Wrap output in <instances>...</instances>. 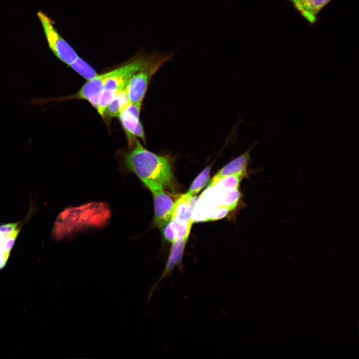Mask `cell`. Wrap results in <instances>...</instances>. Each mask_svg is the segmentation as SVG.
Masks as SVG:
<instances>
[{"mask_svg": "<svg viewBox=\"0 0 359 359\" xmlns=\"http://www.w3.org/2000/svg\"><path fill=\"white\" fill-rule=\"evenodd\" d=\"M259 142V141H256L245 153L221 169L210 180L207 187L214 185L220 180L229 176L238 174H243L247 176V169L250 159L251 151Z\"/></svg>", "mask_w": 359, "mask_h": 359, "instance_id": "cell-8", "label": "cell"}, {"mask_svg": "<svg viewBox=\"0 0 359 359\" xmlns=\"http://www.w3.org/2000/svg\"><path fill=\"white\" fill-rule=\"evenodd\" d=\"M123 155L126 168L151 191L170 187L173 180L171 159L144 147L137 138Z\"/></svg>", "mask_w": 359, "mask_h": 359, "instance_id": "cell-1", "label": "cell"}, {"mask_svg": "<svg viewBox=\"0 0 359 359\" xmlns=\"http://www.w3.org/2000/svg\"><path fill=\"white\" fill-rule=\"evenodd\" d=\"M69 66L87 81L98 74L89 63L79 56Z\"/></svg>", "mask_w": 359, "mask_h": 359, "instance_id": "cell-13", "label": "cell"}, {"mask_svg": "<svg viewBox=\"0 0 359 359\" xmlns=\"http://www.w3.org/2000/svg\"><path fill=\"white\" fill-rule=\"evenodd\" d=\"M196 199L195 196L190 197L185 193L181 195L175 202L171 219L175 218L187 221L190 220Z\"/></svg>", "mask_w": 359, "mask_h": 359, "instance_id": "cell-11", "label": "cell"}, {"mask_svg": "<svg viewBox=\"0 0 359 359\" xmlns=\"http://www.w3.org/2000/svg\"><path fill=\"white\" fill-rule=\"evenodd\" d=\"M211 168L206 167L194 180L185 193L188 196H195L206 184L210 177Z\"/></svg>", "mask_w": 359, "mask_h": 359, "instance_id": "cell-15", "label": "cell"}, {"mask_svg": "<svg viewBox=\"0 0 359 359\" xmlns=\"http://www.w3.org/2000/svg\"><path fill=\"white\" fill-rule=\"evenodd\" d=\"M154 206V224L163 228L172 218L175 202L164 189L151 191Z\"/></svg>", "mask_w": 359, "mask_h": 359, "instance_id": "cell-6", "label": "cell"}, {"mask_svg": "<svg viewBox=\"0 0 359 359\" xmlns=\"http://www.w3.org/2000/svg\"><path fill=\"white\" fill-rule=\"evenodd\" d=\"M134 135L136 138H139L145 143L146 139L144 130L141 122L138 124L134 132Z\"/></svg>", "mask_w": 359, "mask_h": 359, "instance_id": "cell-17", "label": "cell"}, {"mask_svg": "<svg viewBox=\"0 0 359 359\" xmlns=\"http://www.w3.org/2000/svg\"><path fill=\"white\" fill-rule=\"evenodd\" d=\"M143 102L129 103L120 113L118 118L125 132L129 147L134 143V132L140 121V116Z\"/></svg>", "mask_w": 359, "mask_h": 359, "instance_id": "cell-7", "label": "cell"}, {"mask_svg": "<svg viewBox=\"0 0 359 359\" xmlns=\"http://www.w3.org/2000/svg\"><path fill=\"white\" fill-rule=\"evenodd\" d=\"M193 222L173 218L163 228L164 237L169 242L175 241L185 237H188Z\"/></svg>", "mask_w": 359, "mask_h": 359, "instance_id": "cell-10", "label": "cell"}, {"mask_svg": "<svg viewBox=\"0 0 359 359\" xmlns=\"http://www.w3.org/2000/svg\"><path fill=\"white\" fill-rule=\"evenodd\" d=\"M300 15L310 24L318 20L321 10L332 0H288Z\"/></svg>", "mask_w": 359, "mask_h": 359, "instance_id": "cell-9", "label": "cell"}, {"mask_svg": "<svg viewBox=\"0 0 359 359\" xmlns=\"http://www.w3.org/2000/svg\"><path fill=\"white\" fill-rule=\"evenodd\" d=\"M9 253L5 252L0 248V270L6 265L8 260Z\"/></svg>", "mask_w": 359, "mask_h": 359, "instance_id": "cell-18", "label": "cell"}, {"mask_svg": "<svg viewBox=\"0 0 359 359\" xmlns=\"http://www.w3.org/2000/svg\"><path fill=\"white\" fill-rule=\"evenodd\" d=\"M130 102L125 88L118 93L107 106L104 117L108 118L118 117L122 111Z\"/></svg>", "mask_w": 359, "mask_h": 359, "instance_id": "cell-12", "label": "cell"}, {"mask_svg": "<svg viewBox=\"0 0 359 359\" xmlns=\"http://www.w3.org/2000/svg\"><path fill=\"white\" fill-rule=\"evenodd\" d=\"M8 236H6L4 233H3L2 232L0 231V247L2 244L3 242L4 241V239L7 237Z\"/></svg>", "mask_w": 359, "mask_h": 359, "instance_id": "cell-19", "label": "cell"}, {"mask_svg": "<svg viewBox=\"0 0 359 359\" xmlns=\"http://www.w3.org/2000/svg\"><path fill=\"white\" fill-rule=\"evenodd\" d=\"M174 53L154 51L151 53L140 51L118 67L110 71L106 80L97 111L103 118L104 111L109 103L119 92L123 90L128 80L137 72L159 61L172 60Z\"/></svg>", "mask_w": 359, "mask_h": 359, "instance_id": "cell-2", "label": "cell"}, {"mask_svg": "<svg viewBox=\"0 0 359 359\" xmlns=\"http://www.w3.org/2000/svg\"><path fill=\"white\" fill-rule=\"evenodd\" d=\"M37 14L50 49L59 60L69 66L78 57L77 53L59 34L52 20L47 15L41 11Z\"/></svg>", "mask_w": 359, "mask_h": 359, "instance_id": "cell-3", "label": "cell"}, {"mask_svg": "<svg viewBox=\"0 0 359 359\" xmlns=\"http://www.w3.org/2000/svg\"><path fill=\"white\" fill-rule=\"evenodd\" d=\"M17 226V223L2 224L0 226V231L2 232L6 236H8L12 231L16 229Z\"/></svg>", "mask_w": 359, "mask_h": 359, "instance_id": "cell-16", "label": "cell"}, {"mask_svg": "<svg viewBox=\"0 0 359 359\" xmlns=\"http://www.w3.org/2000/svg\"><path fill=\"white\" fill-rule=\"evenodd\" d=\"M110 74V71L98 74L94 78L88 80L79 90L75 94L51 99H39L31 101L35 105L46 103L53 101H64L70 99H80L87 100L96 110L98 108L104 85Z\"/></svg>", "mask_w": 359, "mask_h": 359, "instance_id": "cell-4", "label": "cell"}, {"mask_svg": "<svg viewBox=\"0 0 359 359\" xmlns=\"http://www.w3.org/2000/svg\"><path fill=\"white\" fill-rule=\"evenodd\" d=\"M166 62H156L134 74L128 80L125 89L131 103L143 102L150 81Z\"/></svg>", "mask_w": 359, "mask_h": 359, "instance_id": "cell-5", "label": "cell"}, {"mask_svg": "<svg viewBox=\"0 0 359 359\" xmlns=\"http://www.w3.org/2000/svg\"><path fill=\"white\" fill-rule=\"evenodd\" d=\"M246 175L243 174H235L221 179L212 186L219 190H229L239 188L242 180Z\"/></svg>", "mask_w": 359, "mask_h": 359, "instance_id": "cell-14", "label": "cell"}]
</instances>
